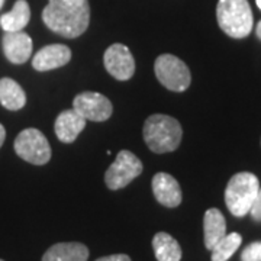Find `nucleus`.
<instances>
[{"label": "nucleus", "mask_w": 261, "mask_h": 261, "mask_svg": "<svg viewBox=\"0 0 261 261\" xmlns=\"http://www.w3.org/2000/svg\"><path fill=\"white\" fill-rule=\"evenodd\" d=\"M42 20L58 35L77 38L89 28L90 6L87 0H49L42 10Z\"/></svg>", "instance_id": "f257e3e1"}, {"label": "nucleus", "mask_w": 261, "mask_h": 261, "mask_svg": "<svg viewBox=\"0 0 261 261\" xmlns=\"http://www.w3.org/2000/svg\"><path fill=\"white\" fill-rule=\"evenodd\" d=\"M181 137V125L168 115H151L144 123V140L155 154H166L177 149Z\"/></svg>", "instance_id": "f03ea898"}, {"label": "nucleus", "mask_w": 261, "mask_h": 261, "mask_svg": "<svg viewBox=\"0 0 261 261\" xmlns=\"http://www.w3.org/2000/svg\"><path fill=\"white\" fill-rule=\"evenodd\" d=\"M216 19L219 28L235 39L248 37L254 25L248 0H219L216 6Z\"/></svg>", "instance_id": "7ed1b4c3"}, {"label": "nucleus", "mask_w": 261, "mask_h": 261, "mask_svg": "<svg viewBox=\"0 0 261 261\" xmlns=\"http://www.w3.org/2000/svg\"><path fill=\"white\" fill-rule=\"evenodd\" d=\"M260 190L258 178L252 173H237L225 189V203L233 216H245Z\"/></svg>", "instance_id": "20e7f679"}, {"label": "nucleus", "mask_w": 261, "mask_h": 261, "mask_svg": "<svg viewBox=\"0 0 261 261\" xmlns=\"http://www.w3.org/2000/svg\"><path fill=\"white\" fill-rule=\"evenodd\" d=\"M154 71L159 82L171 92H185L192 82L190 70L180 58L163 54L155 60Z\"/></svg>", "instance_id": "39448f33"}, {"label": "nucleus", "mask_w": 261, "mask_h": 261, "mask_svg": "<svg viewBox=\"0 0 261 261\" xmlns=\"http://www.w3.org/2000/svg\"><path fill=\"white\" fill-rule=\"evenodd\" d=\"M15 152L31 164L44 166L51 160V147L41 130L35 128L23 129L15 140Z\"/></svg>", "instance_id": "423d86ee"}, {"label": "nucleus", "mask_w": 261, "mask_h": 261, "mask_svg": "<svg viewBox=\"0 0 261 261\" xmlns=\"http://www.w3.org/2000/svg\"><path fill=\"white\" fill-rule=\"evenodd\" d=\"M142 173L141 160L132 154L130 151H119L116 160L111 164V167L105 173V183L111 190H119L128 186L132 180Z\"/></svg>", "instance_id": "0eeeda50"}, {"label": "nucleus", "mask_w": 261, "mask_h": 261, "mask_svg": "<svg viewBox=\"0 0 261 261\" xmlns=\"http://www.w3.org/2000/svg\"><path fill=\"white\" fill-rule=\"evenodd\" d=\"M73 109L80 113L86 121L103 122L112 116L113 108L111 100L96 92H84L77 94L73 102Z\"/></svg>", "instance_id": "6e6552de"}, {"label": "nucleus", "mask_w": 261, "mask_h": 261, "mask_svg": "<svg viewBox=\"0 0 261 261\" xmlns=\"http://www.w3.org/2000/svg\"><path fill=\"white\" fill-rule=\"evenodd\" d=\"M103 63L108 73L116 80H129L135 73V61L126 45L113 44L105 51Z\"/></svg>", "instance_id": "1a4fd4ad"}, {"label": "nucleus", "mask_w": 261, "mask_h": 261, "mask_svg": "<svg viewBox=\"0 0 261 261\" xmlns=\"http://www.w3.org/2000/svg\"><path fill=\"white\" fill-rule=\"evenodd\" d=\"M3 53L6 58L13 64H23L32 54V39L28 34L16 31L6 32L3 35Z\"/></svg>", "instance_id": "9d476101"}, {"label": "nucleus", "mask_w": 261, "mask_h": 261, "mask_svg": "<svg viewBox=\"0 0 261 261\" xmlns=\"http://www.w3.org/2000/svg\"><path fill=\"white\" fill-rule=\"evenodd\" d=\"M70 60H71L70 48L63 44H53L38 51L32 60V67L38 71H49L68 64Z\"/></svg>", "instance_id": "9b49d317"}, {"label": "nucleus", "mask_w": 261, "mask_h": 261, "mask_svg": "<svg viewBox=\"0 0 261 261\" xmlns=\"http://www.w3.org/2000/svg\"><path fill=\"white\" fill-rule=\"evenodd\" d=\"M152 193L166 207H177L181 203V189L176 178L167 173H157L152 177Z\"/></svg>", "instance_id": "f8f14e48"}, {"label": "nucleus", "mask_w": 261, "mask_h": 261, "mask_svg": "<svg viewBox=\"0 0 261 261\" xmlns=\"http://www.w3.org/2000/svg\"><path fill=\"white\" fill-rule=\"evenodd\" d=\"M84 128H86V119L80 113L75 112L74 109H68L60 113L54 125L57 138L65 144L75 141Z\"/></svg>", "instance_id": "ddd939ff"}, {"label": "nucleus", "mask_w": 261, "mask_h": 261, "mask_svg": "<svg viewBox=\"0 0 261 261\" xmlns=\"http://www.w3.org/2000/svg\"><path fill=\"white\" fill-rule=\"evenodd\" d=\"M89 248L82 243H60L49 247L42 261H87Z\"/></svg>", "instance_id": "4468645a"}, {"label": "nucleus", "mask_w": 261, "mask_h": 261, "mask_svg": "<svg viewBox=\"0 0 261 261\" xmlns=\"http://www.w3.org/2000/svg\"><path fill=\"white\" fill-rule=\"evenodd\" d=\"M203 232H205V247L212 250L226 235V221L219 209H207L203 218Z\"/></svg>", "instance_id": "2eb2a0df"}, {"label": "nucleus", "mask_w": 261, "mask_h": 261, "mask_svg": "<svg viewBox=\"0 0 261 261\" xmlns=\"http://www.w3.org/2000/svg\"><path fill=\"white\" fill-rule=\"evenodd\" d=\"M0 103L9 111H19L27 103V94L15 80L5 77L0 80Z\"/></svg>", "instance_id": "dca6fc26"}, {"label": "nucleus", "mask_w": 261, "mask_h": 261, "mask_svg": "<svg viewBox=\"0 0 261 261\" xmlns=\"http://www.w3.org/2000/svg\"><path fill=\"white\" fill-rule=\"evenodd\" d=\"M29 19H31V9L28 2L18 0L13 9L0 18V27L5 32H16V31H22L28 25Z\"/></svg>", "instance_id": "f3484780"}, {"label": "nucleus", "mask_w": 261, "mask_h": 261, "mask_svg": "<svg viewBox=\"0 0 261 261\" xmlns=\"http://www.w3.org/2000/svg\"><path fill=\"white\" fill-rule=\"evenodd\" d=\"M152 248L157 261H180L181 248L180 244L167 232H159L152 238Z\"/></svg>", "instance_id": "a211bd4d"}, {"label": "nucleus", "mask_w": 261, "mask_h": 261, "mask_svg": "<svg viewBox=\"0 0 261 261\" xmlns=\"http://www.w3.org/2000/svg\"><path fill=\"white\" fill-rule=\"evenodd\" d=\"M243 243V237L240 233L232 232L225 235L219 243L215 245L212 251V261H228L233 255V252L240 248Z\"/></svg>", "instance_id": "6ab92c4d"}, {"label": "nucleus", "mask_w": 261, "mask_h": 261, "mask_svg": "<svg viewBox=\"0 0 261 261\" xmlns=\"http://www.w3.org/2000/svg\"><path fill=\"white\" fill-rule=\"evenodd\" d=\"M243 261H261V241L250 244L241 254Z\"/></svg>", "instance_id": "aec40b11"}, {"label": "nucleus", "mask_w": 261, "mask_h": 261, "mask_svg": "<svg viewBox=\"0 0 261 261\" xmlns=\"http://www.w3.org/2000/svg\"><path fill=\"white\" fill-rule=\"evenodd\" d=\"M250 214H251L254 221L261 222V187L260 190H258V193H257V196H255V199H254V202H252Z\"/></svg>", "instance_id": "412c9836"}, {"label": "nucleus", "mask_w": 261, "mask_h": 261, "mask_svg": "<svg viewBox=\"0 0 261 261\" xmlns=\"http://www.w3.org/2000/svg\"><path fill=\"white\" fill-rule=\"evenodd\" d=\"M96 261H130V257L126 254H113V255L97 258Z\"/></svg>", "instance_id": "4be33fe9"}, {"label": "nucleus", "mask_w": 261, "mask_h": 261, "mask_svg": "<svg viewBox=\"0 0 261 261\" xmlns=\"http://www.w3.org/2000/svg\"><path fill=\"white\" fill-rule=\"evenodd\" d=\"M5 138H6V129H5V126L0 123V147L3 145V142H5Z\"/></svg>", "instance_id": "5701e85b"}, {"label": "nucleus", "mask_w": 261, "mask_h": 261, "mask_svg": "<svg viewBox=\"0 0 261 261\" xmlns=\"http://www.w3.org/2000/svg\"><path fill=\"white\" fill-rule=\"evenodd\" d=\"M255 34H257V38H258V39H261V20L258 22L257 28H255Z\"/></svg>", "instance_id": "b1692460"}, {"label": "nucleus", "mask_w": 261, "mask_h": 261, "mask_svg": "<svg viewBox=\"0 0 261 261\" xmlns=\"http://www.w3.org/2000/svg\"><path fill=\"white\" fill-rule=\"evenodd\" d=\"M257 2V6H258V9L261 10V0H255Z\"/></svg>", "instance_id": "393cba45"}, {"label": "nucleus", "mask_w": 261, "mask_h": 261, "mask_svg": "<svg viewBox=\"0 0 261 261\" xmlns=\"http://www.w3.org/2000/svg\"><path fill=\"white\" fill-rule=\"evenodd\" d=\"M5 5V0H0V9H2V6Z\"/></svg>", "instance_id": "a878e982"}, {"label": "nucleus", "mask_w": 261, "mask_h": 261, "mask_svg": "<svg viewBox=\"0 0 261 261\" xmlns=\"http://www.w3.org/2000/svg\"><path fill=\"white\" fill-rule=\"evenodd\" d=\"M0 261H3V260H0Z\"/></svg>", "instance_id": "bb28decb"}]
</instances>
